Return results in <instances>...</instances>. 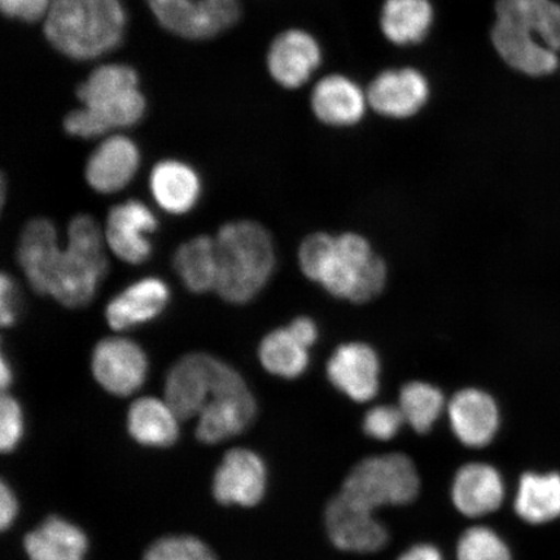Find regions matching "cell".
<instances>
[{
    "label": "cell",
    "instance_id": "5bb4252c",
    "mask_svg": "<svg viewBox=\"0 0 560 560\" xmlns=\"http://www.w3.org/2000/svg\"><path fill=\"white\" fill-rule=\"evenodd\" d=\"M221 359L213 354L188 353L167 371L164 395L180 420L199 417L213 395Z\"/></svg>",
    "mask_w": 560,
    "mask_h": 560
},
{
    "label": "cell",
    "instance_id": "44dd1931",
    "mask_svg": "<svg viewBox=\"0 0 560 560\" xmlns=\"http://www.w3.org/2000/svg\"><path fill=\"white\" fill-rule=\"evenodd\" d=\"M455 439L470 450H482L495 439L501 425L499 405L487 392L465 388L447 405Z\"/></svg>",
    "mask_w": 560,
    "mask_h": 560
},
{
    "label": "cell",
    "instance_id": "d4e9b609",
    "mask_svg": "<svg viewBox=\"0 0 560 560\" xmlns=\"http://www.w3.org/2000/svg\"><path fill=\"white\" fill-rule=\"evenodd\" d=\"M435 19V7L431 0H384L380 27L390 45L412 47L429 37Z\"/></svg>",
    "mask_w": 560,
    "mask_h": 560
},
{
    "label": "cell",
    "instance_id": "d590c367",
    "mask_svg": "<svg viewBox=\"0 0 560 560\" xmlns=\"http://www.w3.org/2000/svg\"><path fill=\"white\" fill-rule=\"evenodd\" d=\"M51 3L52 0H0V13L10 23L40 26Z\"/></svg>",
    "mask_w": 560,
    "mask_h": 560
},
{
    "label": "cell",
    "instance_id": "4316f807",
    "mask_svg": "<svg viewBox=\"0 0 560 560\" xmlns=\"http://www.w3.org/2000/svg\"><path fill=\"white\" fill-rule=\"evenodd\" d=\"M179 420L165 400L140 397L128 411V431L140 445L167 447L178 440Z\"/></svg>",
    "mask_w": 560,
    "mask_h": 560
},
{
    "label": "cell",
    "instance_id": "e0dca14e",
    "mask_svg": "<svg viewBox=\"0 0 560 560\" xmlns=\"http://www.w3.org/2000/svg\"><path fill=\"white\" fill-rule=\"evenodd\" d=\"M268 488V468L264 459L249 450L225 454L213 478V495L221 505L252 508L258 505Z\"/></svg>",
    "mask_w": 560,
    "mask_h": 560
},
{
    "label": "cell",
    "instance_id": "83f0119b",
    "mask_svg": "<svg viewBox=\"0 0 560 560\" xmlns=\"http://www.w3.org/2000/svg\"><path fill=\"white\" fill-rule=\"evenodd\" d=\"M173 269L185 289L195 295L215 291L219 265L214 237L198 235L182 243L174 252Z\"/></svg>",
    "mask_w": 560,
    "mask_h": 560
},
{
    "label": "cell",
    "instance_id": "e575fe53",
    "mask_svg": "<svg viewBox=\"0 0 560 560\" xmlns=\"http://www.w3.org/2000/svg\"><path fill=\"white\" fill-rule=\"evenodd\" d=\"M23 433V408L15 397L4 392L0 401V450L11 453L19 445Z\"/></svg>",
    "mask_w": 560,
    "mask_h": 560
},
{
    "label": "cell",
    "instance_id": "60d3db41",
    "mask_svg": "<svg viewBox=\"0 0 560 560\" xmlns=\"http://www.w3.org/2000/svg\"><path fill=\"white\" fill-rule=\"evenodd\" d=\"M2 360H0V383H2L3 394L7 388H10L13 383V369L11 361L7 359L4 352H2Z\"/></svg>",
    "mask_w": 560,
    "mask_h": 560
},
{
    "label": "cell",
    "instance_id": "277c9868",
    "mask_svg": "<svg viewBox=\"0 0 560 560\" xmlns=\"http://www.w3.org/2000/svg\"><path fill=\"white\" fill-rule=\"evenodd\" d=\"M299 264L303 275L336 299L363 304L383 291L387 266L365 237L347 233H315L301 243Z\"/></svg>",
    "mask_w": 560,
    "mask_h": 560
},
{
    "label": "cell",
    "instance_id": "836d02e7",
    "mask_svg": "<svg viewBox=\"0 0 560 560\" xmlns=\"http://www.w3.org/2000/svg\"><path fill=\"white\" fill-rule=\"evenodd\" d=\"M405 419L400 408L392 405H380L370 409L363 418V432L376 441H389L400 433Z\"/></svg>",
    "mask_w": 560,
    "mask_h": 560
},
{
    "label": "cell",
    "instance_id": "484cf974",
    "mask_svg": "<svg viewBox=\"0 0 560 560\" xmlns=\"http://www.w3.org/2000/svg\"><path fill=\"white\" fill-rule=\"evenodd\" d=\"M24 548L31 560H83L89 541L77 525L50 516L25 536Z\"/></svg>",
    "mask_w": 560,
    "mask_h": 560
},
{
    "label": "cell",
    "instance_id": "f35d334b",
    "mask_svg": "<svg viewBox=\"0 0 560 560\" xmlns=\"http://www.w3.org/2000/svg\"><path fill=\"white\" fill-rule=\"evenodd\" d=\"M287 328H289L291 334L307 349H311L318 339L317 325H315L314 320L311 318L299 317L293 319Z\"/></svg>",
    "mask_w": 560,
    "mask_h": 560
},
{
    "label": "cell",
    "instance_id": "8992f818",
    "mask_svg": "<svg viewBox=\"0 0 560 560\" xmlns=\"http://www.w3.org/2000/svg\"><path fill=\"white\" fill-rule=\"evenodd\" d=\"M104 230L89 214L70 220L66 248H60L48 269L44 296L68 310H81L94 300L109 270Z\"/></svg>",
    "mask_w": 560,
    "mask_h": 560
},
{
    "label": "cell",
    "instance_id": "52a82bcc",
    "mask_svg": "<svg viewBox=\"0 0 560 560\" xmlns=\"http://www.w3.org/2000/svg\"><path fill=\"white\" fill-rule=\"evenodd\" d=\"M420 476L409 455H371L352 467L342 482L341 493L360 505L376 511L406 506L418 499Z\"/></svg>",
    "mask_w": 560,
    "mask_h": 560
},
{
    "label": "cell",
    "instance_id": "7402d4cb",
    "mask_svg": "<svg viewBox=\"0 0 560 560\" xmlns=\"http://www.w3.org/2000/svg\"><path fill=\"white\" fill-rule=\"evenodd\" d=\"M506 497L505 481L492 465L471 462L455 472L451 499L453 506L466 517H485L500 510Z\"/></svg>",
    "mask_w": 560,
    "mask_h": 560
},
{
    "label": "cell",
    "instance_id": "1f68e13d",
    "mask_svg": "<svg viewBox=\"0 0 560 560\" xmlns=\"http://www.w3.org/2000/svg\"><path fill=\"white\" fill-rule=\"evenodd\" d=\"M457 560H513L509 545L487 525L467 528L458 538Z\"/></svg>",
    "mask_w": 560,
    "mask_h": 560
},
{
    "label": "cell",
    "instance_id": "9a60e30c",
    "mask_svg": "<svg viewBox=\"0 0 560 560\" xmlns=\"http://www.w3.org/2000/svg\"><path fill=\"white\" fill-rule=\"evenodd\" d=\"M159 229V220L145 202L130 199L112 207L105 222V243L118 260L142 265L153 254L151 235Z\"/></svg>",
    "mask_w": 560,
    "mask_h": 560
},
{
    "label": "cell",
    "instance_id": "cb8c5ba5",
    "mask_svg": "<svg viewBox=\"0 0 560 560\" xmlns=\"http://www.w3.org/2000/svg\"><path fill=\"white\" fill-rule=\"evenodd\" d=\"M59 249L58 229L51 220L37 217L21 230L16 260L27 283L40 296H44L47 272Z\"/></svg>",
    "mask_w": 560,
    "mask_h": 560
},
{
    "label": "cell",
    "instance_id": "7c38bea8",
    "mask_svg": "<svg viewBox=\"0 0 560 560\" xmlns=\"http://www.w3.org/2000/svg\"><path fill=\"white\" fill-rule=\"evenodd\" d=\"M370 110L388 120H409L422 112L431 97L427 75L415 67L388 68L366 88Z\"/></svg>",
    "mask_w": 560,
    "mask_h": 560
},
{
    "label": "cell",
    "instance_id": "f1b7e54d",
    "mask_svg": "<svg viewBox=\"0 0 560 560\" xmlns=\"http://www.w3.org/2000/svg\"><path fill=\"white\" fill-rule=\"evenodd\" d=\"M521 520L540 525L560 516V475L527 472L522 476L514 500Z\"/></svg>",
    "mask_w": 560,
    "mask_h": 560
},
{
    "label": "cell",
    "instance_id": "9c48e42d",
    "mask_svg": "<svg viewBox=\"0 0 560 560\" xmlns=\"http://www.w3.org/2000/svg\"><path fill=\"white\" fill-rule=\"evenodd\" d=\"M257 416V402L243 375L222 361L217 373L213 395L201 410L196 438L217 444L241 435Z\"/></svg>",
    "mask_w": 560,
    "mask_h": 560
},
{
    "label": "cell",
    "instance_id": "8fae6325",
    "mask_svg": "<svg viewBox=\"0 0 560 560\" xmlns=\"http://www.w3.org/2000/svg\"><path fill=\"white\" fill-rule=\"evenodd\" d=\"M90 366L94 380L105 392L128 397L143 387L150 360L137 341L125 336H108L96 342Z\"/></svg>",
    "mask_w": 560,
    "mask_h": 560
},
{
    "label": "cell",
    "instance_id": "3957f363",
    "mask_svg": "<svg viewBox=\"0 0 560 560\" xmlns=\"http://www.w3.org/2000/svg\"><path fill=\"white\" fill-rule=\"evenodd\" d=\"M490 42L508 67L528 77L559 66L560 4L555 0H495Z\"/></svg>",
    "mask_w": 560,
    "mask_h": 560
},
{
    "label": "cell",
    "instance_id": "8d00e7d4",
    "mask_svg": "<svg viewBox=\"0 0 560 560\" xmlns=\"http://www.w3.org/2000/svg\"><path fill=\"white\" fill-rule=\"evenodd\" d=\"M20 307L19 289L10 275L4 271L0 277V324L11 328L18 324Z\"/></svg>",
    "mask_w": 560,
    "mask_h": 560
},
{
    "label": "cell",
    "instance_id": "d6a6232c",
    "mask_svg": "<svg viewBox=\"0 0 560 560\" xmlns=\"http://www.w3.org/2000/svg\"><path fill=\"white\" fill-rule=\"evenodd\" d=\"M143 560H219L209 546L192 536H167L153 542Z\"/></svg>",
    "mask_w": 560,
    "mask_h": 560
},
{
    "label": "cell",
    "instance_id": "f546056e",
    "mask_svg": "<svg viewBox=\"0 0 560 560\" xmlns=\"http://www.w3.org/2000/svg\"><path fill=\"white\" fill-rule=\"evenodd\" d=\"M258 360L269 374L292 381L310 368L311 355L310 349L285 327L265 336L258 347Z\"/></svg>",
    "mask_w": 560,
    "mask_h": 560
},
{
    "label": "cell",
    "instance_id": "2e32d148",
    "mask_svg": "<svg viewBox=\"0 0 560 560\" xmlns=\"http://www.w3.org/2000/svg\"><path fill=\"white\" fill-rule=\"evenodd\" d=\"M142 166V150L126 132L97 140L85 163L86 184L97 194H117L128 187Z\"/></svg>",
    "mask_w": 560,
    "mask_h": 560
},
{
    "label": "cell",
    "instance_id": "7a4b0ae2",
    "mask_svg": "<svg viewBox=\"0 0 560 560\" xmlns=\"http://www.w3.org/2000/svg\"><path fill=\"white\" fill-rule=\"evenodd\" d=\"M129 25L126 0H52L40 32L56 54L91 67L121 50Z\"/></svg>",
    "mask_w": 560,
    "mask_h": 560
},
{
    "label": "cell",
    "instance_id": "74e56055",
    "mask_svg": "<svg viewBox=\"0 0 560 560\" xmlns=\"http://www.w3.org/2000/svg\"><path fill=\"white\" fill-rule=\"evenodd\" d=\"M19 513V503L12 489L2 482L0 487V527L7 530L15 522Z\"/></svg>",
    "mask_w": 560,
    "mask_h": 560
},
{
    "label": "cell",
    "instance_id": "5b68a950",
    "mask_svg": "<svg viewBox=\"0 0 560 560\" xmlns=\"http://www.w3.org/2000/svg\"><path fill=\"white\" fill-rule=\"evenodd\" d=\"M214 240L217 295L231 305L250 303L276 269V247L269 231L256 221H230L220 228Z\"/></svg>",
    "mask_w": 560,
    "mask_h": 560
},
{
    "label": "cell",
    "instance_id": "4fadbf2b",
    "mask_svg": "<svg viewBox=\"0 0 560 560\" xmlns=\"http://www.w3.org/2000/svg\"><path fill=\"white\" fill-rule=\"evenodd\" d=\"M324 517L328 538L341 551L373 555L389 540L388 529L377 520L375 511L341 492L328 501Z\"/></svg>",
    "mask_w": 560,
    "mask_h": 560
},
{
    "label": "cell",
    "instance_id": "30bf717a",
    "mask_svg": "<svg viewBox=\"0 0 560 560\" xmlns=\"http://www.w3.org/2000/svg\"><path fill=\"white\" fill-rule=\"evenodd\" d=\"M270 80L285 91L303 89L324 65L320 42L303 27H287L272 37L265 52Z\"/></svg>",
    "mask_w": 560,
    "mask_h": 560
},
{
    "label": "cell",
    "instance_id": "4dcf8cb0",
    "mask_svg": "<svg viewBox=\"0 0 560 560\" xmlns=\"http://www.w3.org/2000/svg\"><path fill=\"white\" fill-rule=\"evenodd\" d=\"M405 423L420 435L429 433L445 408V397L435 385L424 382L405 384L398 404Z\"/></svg>",
    "mask_w": 560,
    "mask_h": 560
},
{
    "label": "cell",
    "instance_id": "ac0fdd59",
    "mask_svg": "<svg viewBox=\"0 0 560 560\" xmlns=\"http://www.w3.org/2000/svg\"><path fill=\"white\" fill-rule=\"evenodd\" d=\"M311 109L320 124L330 128H353L370 110L366 89L342 73L320 77L312 89Z\"/></svg>",
    "mask_w": 560,
    "mask_h": 560
},
{
    "label": "cell",
    "instance_id": "6da1fadb",
    "mask_svg": "<svg viewBox=\"0 0 560 560\" xmlns=\"http://www.w3.org/2000/svg\"><path fill=\"white\" fill-rule=\"evenodd\" d=\"M74 102L62 118V130L81 142L136 130L149 114L139 70L116 59L89 67L75 85Z\"/></svg>",
    "mask_w": 560,
    "mask_h": 560
},
{
    "label": "cell",
    "instance_id": "603a6c76",
    "mask_svg": "<svg viewBox=\"0 0 560 560\" xmlns=\"http://www.w3.org/2000/svg\"><path fill=\"white\" fill-rule=\"evenodd\" d=\"M149 187L160 209L172 215H185L199 205L201 175L194 165L177 158H165L153 164Z\"/></svg>",
    "mask_w": 560,
    "mask_h": 560
},
{
    "label": "cell",
    "instance_id": "ab89813d",
    "mask_svg": "<svg viewBox=\"0 0 560 560\" xmlns=\"http://www.w3.org/2000/svg\"><path fill=\"white\" fill-rule=\"evenodd\" d=\"M397 560H445L436 545L419 542L406 549Z\"/></svg>",
    "mask_w": 560,
    "mask_h": 560
},
{
    "label": "cell",
    "instance_id": "ba28073f",
    "mask_svg": "<svg viewBox=\"0 0 560 560\" xmlns=\"http://www.w3.org/2000/svg\"><path fill=\"white\" fill-rule=\"evenodd\" d=\"M153 21L172 37L208 42L222 37L241 23L243 0H143Z\"/></svg>",
    "mask_w": 560,
    "mask_h": 560
},
{
    "label": "cell",
    "instance_id": "d6986e66",
    "mask_svg": "<svg viewBox=\"0 0 560 560\" xmlns=\"http://www.w3.org/2000/svg\"><path fill=\"white\" fill-rule=\"evenodd\" d=\"M171 300L172 290L164 279L144 277L112 298L105 306L104 317L112 330L129 331L158 319Z\"/></svg>",
    "mask_w": 560,
    "mask_h": 560
},
{
    "label": "cell",
    "instance_id": "ffe728a7",
    "mask_svg": "<svg viewBox=\"0 0 560 560\" xmlns=\"http://www.w3.org/2000/svg\"><path fill=\"white\" fill-rule=\"evenodd\" d=\"M328 381L354 402H369L381 388V361L363 342H349L335 350L327 363Z\"/></svg>",
    "mask_w": 560,
    "mask_h": 560
}]
</instances>
